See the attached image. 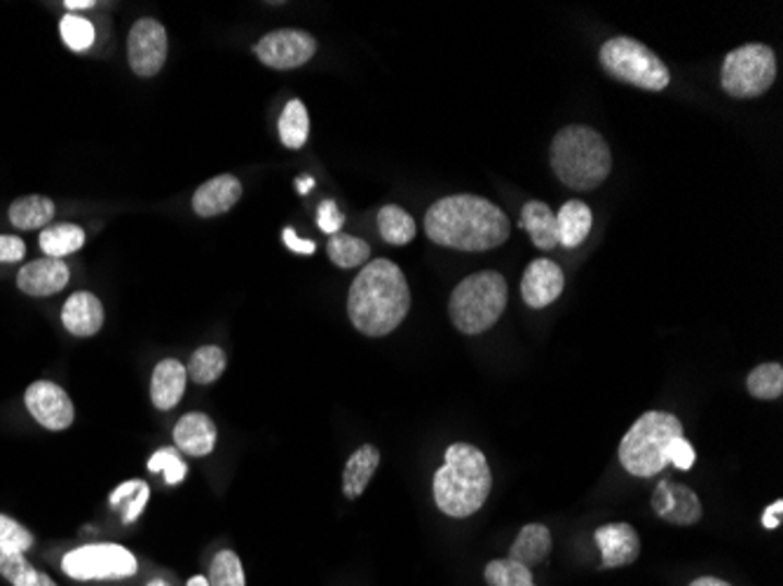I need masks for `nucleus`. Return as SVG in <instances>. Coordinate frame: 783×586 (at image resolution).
<instances>
[{"label": "nucleus", "mask_w": 783, "mask_h": 586, "mask_svg": "<svg viewBox=\"0 0 783 586\" xmlns=\"http://www.w3.org/2000/svg\"><path fill=\"white\" fill-rule=\"evenodd\" d=\"M601 67L615 81L633 85L638 89L662 92L671 83L666 63L654 55L648 45L636 38L617 36L601 45Z\"/></svg>", "instance_id": "obj_7"}, {"label": "nucleus", "mask_w": 783, "mask_h": 586, "mask_svg": "<svg viewBox=\"0 0 783 586\" xmlns=\"http://www.w3.org/2000/svg\"><path fill=\"white\" fill-rule=\"evenodd\" d=\"M186 586H210V582H206V577H202V575H195V577L188 579Z\"/></svg>", "instance_id": "obj_48"}, {"label": "nucleus", "mask_w": 783, "mask_h": 586, "mask_svg": "<svg viewBox=\"0 0 783 586\" xmlns=\"http://www.w3.org/2000/svg\"><path fill=\"white\" fill-rule=\"evenodd\" d=\"M519 226L531 235V240L537 249L551 251L558 247V226L556 214L549 210L547 202L531 200L523 204Z\"/></svg>", "instance_id": "obj_21"}, {"label": "nucleus", "mask_w": 783, "mask_h": 586, "mask_svg": "<svg viewBox=\"0 0 783 586\" xmlns=\"http://www.w3.org/2000/svg\"><path fill=\"white\" fill-rule=\"evenodd\" d=\"M167 31L157 20H139L132 31L130 40H127V57H130V67L141 77H153L165 67L167 59Z\"/></svg>", "instance_id": "obj_11"}, {"label": "nucleus", "mask_w": 783, "mask_h": 586, "mask_svg": "<svg viewBox=\"0 0 783 586\" xmlns=\"http://www.w3.org/2000/svg\"><path fill=\"white\" fill-rule=\"evenodd\" d=\"M556 226L558 244H563L566 249H578L586 242L591 226H594V216H591V210L582 200H570L558 210Z\"/></svg>", "instance_id": "obj_22"}, {"label": "nucleus", "mask_w": 783, "mask_h": 586, "mask_svg": "<svg viewBox=\"0 0 783 586\" xmlns=\"http://www.w3.org/2000/svg\"><path fill=\"white\" fill-rule=\"evenodd\" d=\"M551 553V533L547 526L542 524H531L521 528L519 537L514 540L509 549L511 561H517L525 567H533L537 563H545Z\"/></svg>", "instance_id": "obj_23"}, {"label": "nucleus", "mask_w": 783, "mask_h": 586, "mask_svg": "<svg viewBox=\"0 0 783 586\" xmlns=\"http://www.w3.org/2000/svg\"><path fill=\"white\" fill-rule=\"evenodd\" d=\"M12 586H57V582H52V577H47L45 573H38V570L31 567L28 573L20 582H14Z\"/></svg>", "instance_id": "obj_44"}, {"label": "nucleus", "mask_w": 783, "mask_h": 586, "mask_svg": "<svg viewBox=\"0 0 783 586\" xmlns=\"http://www.w3.org/2000/svg\"><path fill=\"white\" fill-rule=\"evenodd\" d=\"M776 81V57L770 45L748 43L732 50L721 71V85L734 99H756Z\"/></svg>", "instance_id": "obj_8"}, {"label": "nucleus", "mask_w": 783, "mask_h": 586, "mask_svg": "<svg viewBox=\"0 0 783 586\" xmlns=\"http://www.w3.org/2000/svg\"><path fill=\"white\" fill-rule=\"evenodd\" d=\"M63 8H69V10H87V8H94V0H67V3H63Z\"/></svg>", "instance_id": "obj_46"}, {"label": "nucleus", "mask_w": 783, "mask_h": 586, "mask_svg": "<svg viewBox=\"0 0 783 586\" xmlns=\"http://www.w3.org/2000/svg\"><path fill=\"white\" fill-rule=\"evenodd\" d=\"M34 547V535H31L17 521L0 514V549L8 551H26Z\"/></svg>", "instance_id": "obj_37"}, {"label": "nucleus", "mask_w": 783, "mask_h": 586, "mask_svg": "<svg viewBox=\"0 0 783 586\" xmlns=\"http://www.w3.org/2000/svg\"><path fill=\"white\" fill-rule=\"evenodd\" d=\"M425 232L439 247L476 253L502 247L511 228L498 204L462 193L431 204L425 214Z\"/></svg>", "instance_id": "obj_1"}, {"label": "nucleus", "mask_w": 783, "mask_h": 586, "mask_svg": "<svg viewBox=\"0 0 783 586\" xmlns=\"http://www.w3.org/2000/svg\"><path fill=\"white\" fill-rule=\"evenodd\" d=\"M239 198H242V183L233 174H221L195 190L193 210L202 218H212L233 210Z\"/></svg>", "instance_id": "obj_17"}, {"label": "nucleus", "mask_w": 783, "mask_h": 586, "mask_svg": "<svg viewBox=\"0 0 783 586\" xmlns=\"http://www.w3.org/2000/svg\"><path fill=\"white\" fill-rule=\"evenodd\" d=\"M61 38L67 40V45L75 52H83L97 38V31H94L92 22L75 17V14H67L61 20Z\"/></svg>", "instance_id": "obj_35"}, {"label": "nucleus", "mask_w": 783, "mask_h": 586, "mask_svg": "<svg viewBox=\"0 0 783 586\" xmlns=\"http://www.w3.org/2000/svg\"><path fill=\"white\" fill-rule=\"evenodd\" d=\"M310 134V118L308 108L300 99H292L284 106L282 118H280V139L286 148L298 151L306 146Z\"/></svg>", "instance_id": "obj_27"}, {"label": "nucleus", "mask_w": 783, "mask_h": 586, "mask_svg": "<svg viewBox=\"0 0 783 586\" xmlns=\"http://www.w3.org/2000/svg\"><path fill=\"white\" fill-rule=\"evenodd\" d=\"M149 586H169L165 579H153Z\"/></svg>", "instance_id": "obj_49"}, {"label": "nucleus", "mask_w": 783, "mask_h": 586, "mask_svg": "<svg viewBox=\"0 0 783 586\" xmlns=\"http://www.w3.org/2000/svg\"><path fill=\"white\" fill-rule=\"evenodd\" d=\"M61 322L67 326L69 334L78 338H90L99 334L104 326V306L102 300L90 291L73 294L61 310Z\"/></svg>", "instance_id": "obj_18"}, {"label": "nucleus", "mask_w": 783, "mask_h": 586, "mask_svg": "<svg viewBox=\"0 0 783 586\" xmlns=\"http://www.w3.org/2000/svg\"><path fill=\"white\" fill-rule=\"evenodd\" d=\"M210 586H247L242 561L235 551H218L210 565Z\"/></svg>", "instance_id": "obj_34"}, {"label": "nucleus", "mask_w": 783, "mask_h": 586, "mask_svg": "<svg viewBox=\"0 0 783 586\" xmlns=\"http://www.w3.org/2000/svg\"><path fill=\"white\" fill-rule=\"evenodd\" d=\"M411 289L402 267L388 259H376L357 275L347 296L349 322L364 336H388L406 320Z\"/></svg>", "instance_id": "obj_2"}, {"label": "nucleus", "mask_w": 783, "mask_h": 586, "mask_svg": "<svg viewBox=\"0 0 783 586\" xmlns=\"http://www.w3.org/2000/svg\"><path fill=\"white\" fill-rule=\"evenodd\" d=\"M690 586H732V584H727V582H723V579H717V577H699V579H695Z\"/></svg>", "instance_id": "obj_45"}, {"label": "nucleus", "mask_w": 783, "mask_h": 586, "mask_svg": "<svg viewBox=\"0 0 783 586\" xmlns=\"http://www.w3.org/2000/svg\"><path fill=\"white\" fill-rule=\"evenodd\" d=\"M327 251H329V259L339 267H343V271H349V267H359L371 256L369 244L359 240V237L345 235V232L331 235Z\"/></svg>", "instance_id": "obj_29"}, {"label": "nucleus", "mask_w": 783, "mask_h": 586, "mask_svg": "<svg viewBox=\"0 0 783 586\" xmlns=\"http://www.w3.org/2000/svg\"><path fill=\"white\" fill-rule=\"evenodd\" d=\"M149 469L151 471H163L165 474V481L169 486H177L186 479L188 474V467L186 463L181 461V455L177 449H163L157 451L151 461H149Z\"/></svg>", "instance_id": "obj_36"}, {"label": "nucleus", "mask_w": 783, "mask_h": 586, "mask_svg": "<svg viewBox=\"0 0 783 586\" xmlns=\"http://www.w3.org/2000/svg\"><path fill=\"white\" fill-rule=\"evenodd\" d=\"M378 465H380V451L376 446H371V443H366V446L357 449L353 455H349V461L343 471L345 498L357 500L366 490V486H369Z\"/></svg>", "instance_id": "obj_24"}, {"label": "nucleus", "mask_w": 783, "mask_h": 586, "mask_svg": "<svg viewBox=\"0 0 783 586\" xmlns=\"http://www.w3.org/2000/svg\"><path fill=\"white\" fill-rule=\"evenodd\" d=\"M151 495V488L143 481H127L122 486H118L114 493H110V504L114 506H122L124 504V516L122 524L130 526L139 518L141 510L146 506Z\"/></svg>", "instance_id": "obj_33"}, {"label": "nucleus", "mask_w": 783, "mask_h": 586, "mask_svg": "<svg viewBox=\"0 0 783 586\" xmlns=\"http://www.w3.org/2000/svg\"><path fill=\"white\" fill-rule=\"evenodd\" d=\"M566 289V275L561 265L549 259H535L521 277V296L525 306L542 310L551 306Z\"/></svg>", "instance_id": "obj_14"}, {"label": "nucleus", "mask_w": 783, "mask_h": 586, "mask_svg": "<svg viewBox=\"0 0 783 586\" xmlns=\"http://www.w3.org/2000/svg\"><path fill=\"white\" fill-rule=\"evenodd\" d=\"M317 52V40L300 28H282L253 45V55L275 71H292L308 63Z\"/></svg>", "instance_id": "obj_10"}, {"label": "nucleus", "mask_w": 783, "mask_h": 586, "mask_svg": "<svg viewBox=\"0 0 783 586\" xmlns=\"http://www.w3.org/2000/svg\"><path fill=\"white\" fill-rule=\"evenodd\" d=\"M8 214L17 230H38L55 218V202L45 195H26L14 200Z\"/></svg>", "instance_id": "obj_25"}, {"label": "nucleus", "mask_w": 783, "mask_h": 586, "mask_svg": "<svg viewBox=\"0 0 783 586\" xmlns=\"http://www.w3.org/2000/svg\"><path fill=\"white\" fill-rule=\"evenodd\" d=\"M38 242L40 249L47 253V259H61L85 244V230L73 224H57L43 228Z\"/></svg>", "instance_id": "obj_26"}, {"label": "nucleus", "mask_w": 783, "mask_h": 586, "mask_svg": "<svg viewBox=\"0 0 783 586\" xmlns=\"http://www.w3.org/2000/svg\"><path fill=\"white\" fill-rule=\"evenodd\" d=\"M549 163L563 186L594 190L610 177L613 153L596 130L586 124H568L551 141Z\"/></svg>", "instance_id": "obj_4"}, {"label": "nucleus", "mask_w": 783, "mask_h": 586, "mask_svg": "<svg viewBox=\"0 0 783 586\" xmlns=\"http://www.w3.org/2000/svg\"><path fill=\"white\" fill-rule=\"evenodd\" d=\"M678 436H683V422L676 416L664 414V410H650L638 418L627 436L621 439L619 463L631 477H657L668 465L666 451L671 441Z\"/></svg>", "instance_id": "obj_6"}, {"label": "nucleus", "mask_w": 783, "mask_h": 586, "mask_svg": "<svg viewBox=\"0 0 783 586\" xmlns=\"http://www.w3.org/2000/svg\"><path fill=\"white\" fill-rule=\"evenodd\" d=\"M186 380H188V371L181 361L177 359L159 361L151 380V402L155 404V408L169 410L177 406L186 392Z\"/></svg>", "instance_id": "obj_20"}, {"label": "nucleus", "mask_w": 783, "mask_h": 586, "mask_svg": "<svg viewBox=\"0 0 783 586\" xmlns=\"http://www.w3.org/2000/svg\"><path fill=\"white\" fill-rule=\"evenodd\" d=\"M71 279L69 265L61 259H38L24 265L17 277V287L26 296H52L67 287Z\"/></svg>", "instance_id": "obj_16"}, {"label": "nucleus", "mask_w": 783, "mask_h": 586, "mask_svg": "<svg viewBox=\"0 0 783 586\" xmlns=\"http://www.w3.org/2000/svg\"><path fill=\"white\" fill-rule=\"evenodd\" d=\"M24 404L28 414L34 416V420H38V424H43L45 430L61 432L75 420V408L69 394L57 383H50V380H36V383H31L24 394Z\"/></svg>", "instance_id": "obj_12"}, {"label": "nucleus", "mask_w": 783, "mask_h": 586, "mask_svg": "<svg viewBox=\"0 0 783 586\" xmlns=\"http://www.w3.org/2000/svg\"><path fill=\"white\" fill-rule=\"evenodd\" d=\"M652 510L660 518H664L666 524L674 526H695L701 521V514H704L699 495L692 488L683 483H671L666 479H662L657 490H654Z\"/></svg>", "instance_id": "obj_13"}, {"label": "nucleus", "mask_w": 783, "mask_h": 586, "mask_svg": "<svg viewBox=\"0 0 783 586\" xmlns=\"http://www.w3.org/2000/svg\"><path fill=\"white\" fill-rule=\"evenodd\" d=\"M61 567L69 577L80 582L124 579L137 573V559L120 545H87L69 551Z\"/></svg>", "instance_id": "obj_9"}, {"label": "nucleus", "mask_w": 783, "mask_h": 586, "mask_svg": "<svg viewBox=\"0 0 783 586\" xmlns=\"http://www.w3.org/2000/svg\"><path fill=\"white\" fill-rule=\"evenodd\" d=\"M493 477L486 455L472 443H453L435 474L437 506L451 518H467L486 504Z\"/></svg>", "instance_id": "obj_3"}, {"label": "nucleus", "mask_w": 783, "mask_h": 586, "mask_svg": "<svg viewBox=\"0 0 783 586\" xmlns=\"http://www.w3.org/2000/svg\"><path fill=\"white\" fill-rule=\"evenodd\" d=\"M781 521H783V502L776 500L774 504H770V506H767V510H764V514H762V526H764L767 530H776V528L781 526Z\"/></svg>", "instance_id": "obj_43"}, {"label": "nucleus", "mask_w": 783, "mask_h": 586, "mask_svg": "<svg viewBox=\"0 0 783 586\" xmlns=\"http://www.w3.org/2000/svg\"><path fill=\"white\" fill-rule=\"evenodd\" d=\"M315 186V179L312 177H300L298 181H296V188H298V193L300 195H308V190Z\"/></svg>", "instance_id": "obj_47"}, {"label": "nucleus", "mask_w": 783, "mask_h": 586, "mask_svg": "<svg viewBox=\"0 0 783 586\" xmlns=\"http://www.w3.org/2000/svg\"><path fill=\"white\" fill-rule=\"evenodd\" d=\"M666 457H668V465H676L678 469H690L697 461V453L695 449L690 446V441H687L685 436H678L671 441V446L666 451Z\"/></svg>", "instance_id": "obj_40"}, {"label": "nucleus", "mask_w": 783, "mask_h": 586, "mask_svg": "<svg viewBox=\"0 0 783 586\" xmlns=\"http://www.w3.org/2000/svg\"><path fill=\"white\" fill-rule=\"evenodd\" d=\"M343 224H345V216L341 214L339 204H335L333 200H324L322 204H319V210H317V226L322 228L327 235L341 232Z\"/></svg>", "instance_id": "obj_39"}, {"label": "nucleus", "mask_w": 783, "mask_h": 586, "mask_svg": "<svg viewBox=\"0 0 783 586\" xmlns=\"http://www.w3.org/2000/svg\"><path fill=\"white\" fill-rule=\"evenodd\" d=\"M174 443L193 457L210 455L216 446V424L204 414H188L174 427Z\"/></svg>", "instance_id": "obj_19"}, {"label": "nucleus", "mask_w": 783, "mask_h": 586, "mask_svg": "<svg viewBox=\"0 0 783 586\" xmlns=\"http://www.w3.org/2000/svg\"><path fill=\"white\" fill-rule=\"evenodd\" d=\"M26 256V244L14 235H0V263H20Z\"/></svg>", "instance_id": "obj_41"}, {"label": "nucleus", "mask_w": 783, "mask_h": 586, "mask_svg": "<svg viewBox=\"0 0 783 586\" xmlns=\"http://www.w3.org/2000/svg\"><path fill=\"white\" fill-rule=\"evenodd\" d=\"M378 230L388 244L404 247L413 242L415 220L406 210L396 207V204H385V207L378 212Z\"/></svg>", "instance_id": "obj_28"}, {"label": "nucleus", "mask_w": 783, "mask_h": 586, "mask_svg": "<svg viewBox=\"0 0 783 586\" xmlns=\"http://www.w3.org/2000/svg\"><path fill=\"white\" fill-rule=\"evenodd\" d=\"M31 570L28 561L24 559L22 551H8L0 549V575H3L10 584L20 582Z\"/></svg>", "instance_id": "obj_38"}, {"label": "nucleus", "mask_w": 783, "mask_h": 586, "mask_svg": "<svg viewBox=\"0 0 783 586\" xmlns=\"http://www.w3.org/2000/svg\"><path fill=\"white\" fill-rule=\"evenodd\" d=\"M746 390L750 397H756L760 402H774L783 394V369L781 363L770 361V363H760L754 371L748 373L746 380Z\"/></svg>", "instance_id": "obj_31"}, {"label": "nucleus", "mask_w": 783, "mask_h": 586, "mask_svg": "<svg viewBox=\"0 0 783 586\" xmlns=\"http://www.w3.org/2000/svg\"><path fill=\"white\" fill-rule=\"evenodd\" d=\"M284 244L289 247L294 253H306V256H310V253H315V242L300 240V237H298L292 228H284Z\"/></svg>", "instance_id": "obj_42"}, {"label": "nucleus", "mask_w": 783, "mask_h": 586, "mask_svg": "<svg viewBox=\"0 0 783 586\" xmlns=\"http://www.w3.org/2000/svg\"><path fill=\"white\" fill-rule=\"evenodd\" d=\"M594 540L603 553L601 567H625L641 557V537L629 524H607L594 533Z\"/></svg>", "instance_id": "obj_15"}, {"label": "nucleus", "mask_w": 783, "mask_h": 586, "mask_svg": "<svg viewBox=\"0 0 783 586\" xmlns=\"http://www.w3.org/2000/svg\"><path fill=\"white\" fill-rule=\"evenodd\" d=\"M226 352L216 345H204L188 361V375L200 385H212L226 371Z\"/></svg>", "instance_id": "obj_30"}, {"label": "nucleus", "mask_w": 783, "mask_h": 586, "mask_svg": "<svg viewBox=\"0 0 783 586\" xmlns=\"http://www.w3.org/2000/svg\"><path fill=\"white\" fill-rule=\"evenodd\" d=\"M484 577L488 586H535L533 570L511 559H495L486 565Z\"/></svg>", "instance_id": "obj_32"}, {"label": "nucleus", "mask_w": 783, "mask_h": 586, "mask_svg": "<svg viewBox=\"0 0 783 586\" xmlns=\"http://www.w3.org/2000/svg\"><path fill=\"white\" fill-rule=\"evenodd\" d=\"M509 289L507 279L495 273L484 271L462 279L451 294L449 300V314L451 322L460 334L478 336L498 324L500 316L507 310Z\"/></svg>", "instance_id": "obj_5"}]
</instances>
